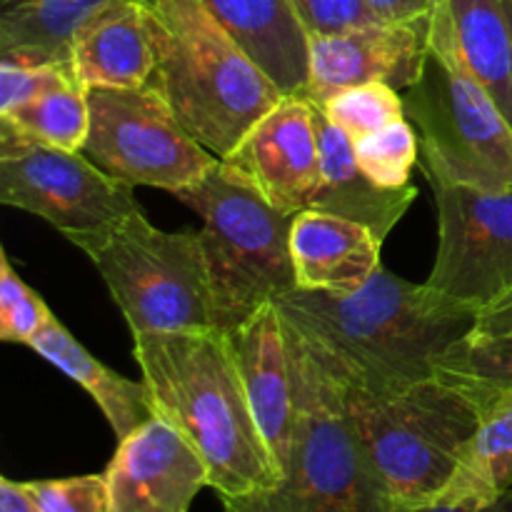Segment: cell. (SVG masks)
<instances>
[{"label": "cell", "instance_id": "21", "mask_svg": "<svg viewBox=\"0 0 512 512\" xmlns=\"http://www.w3.org/2000/svg\"><path fill=\"white\" fill-rule=\"evenodd\" d=\"M433 10L512 128V30L503 0H438Z\"/></svg>", "mask_w": 512, "mask_h": 512}, {"label": "cell", "instance_id": "35", "mask_svg": "<svg viewBox=\"0 0 512 512\" xmlns=\"http://www.w3.org/2000/svg\"><path fill=\"white\" fill-rule=\"evenodd\" d=\"M400 512H512V493L500 498L498 503L493 505H448V503H430L423 505V508H410V510H400Z\"/></svg>", "mask_w": 512, "mask_h": 512}, {"label": "cell", "instance_id": "11", "mask_svg": "<svg viewBox=\"0 0 512 512\" xmlns=\"http://www.w3.org/2000/svg\"><path fill=\"white\" fill-rule=\"evenodd\" d=\"M438 253L428 288L475 315L512 290V188L433 185Z\"/></svg>", "mask_w": 512, "mask_h": 512}, {"label": "cell", "instance_id": "7", "mask_svg": "<svg viewBox=\"0 0 512 512\" xmlns=\"http://www.w3.org/2000/svg\"><path fill=\"white\" fill-rule=\"evenodd\" d=\"M430 185L512 188V128L488 90L460 60L438 13L418 80L403 93Z\"/></svg>", "mask_w": 512, "mask_h": 512}, {"label": "cell", "instance_id": "2", "mask_svg": "<svg viewBox=\"0 0 512 512\" xmlns=\"http://www.w3.org/2000/svg\"><path fill=\"white\" fill-rule=\"evenodd\" d=\"M133 355L150 410L198 450L220 500L253 498L278 485L228 333L133 335Z\"/></svg>", "mask_w": 512, "mask_h": 512}, {"label": "cell", "instance_id": "4", "mask_svg": "<svg viewBox=\"0 0 512 512\" xmlns=\"http://www.w3.org/2000/svg\"><path fill=\"white\" fill-rule=\"evenodd\" d=\"M283 323L295 398L288 465L273 490L223 500L225 512H398L360 443L340 380Z\"/></svg>", "mask_w": 512, "mask_h": 512}, {"label": "cell", "instance_id": "30", "mask_svg": "<svg viewBox=\"0 0 512 512\" xmlns=\"http://www.w3.org/2000/svg\"><path fill=\"white\" fill-rule=\"evenodd\" d=\"M80 85L70 63H15L0 60V113L30 103L48 90Z\"/></svg>", "mask_w": 512, "mask_h": 512}, {"label": "cell", "instance_id": "32", "mask_svg": "<svg viewBox=\"0 0 512 512\" xmlns=\"http://www.w3.org/2000/svg\"><path fill=\"white\" fill-rule=\"evenodd\" d=\"M380 20L405 23V20L428 18L438 0H365Z\"/></svg>", "mask_w": 512, "mask_h": 512}, {"label": "cell", "instance_id": "13", "mask_svg": "<svg viewBox=\"0 0 512 512\" xmlns=\"http://www.w3.org/2000/svg\"><path fill=\"white\" fill-rule=\"evenodd\" d=\"M273 208L298 215L308 210L320 183V143L315 108L300 95L283 98L223 158Z\"/></svg>", "mask_w": 512, "mask_h": 512}, {"label": "cell", "instance_id": "1", "mask_svg": "<svg viewBox=\"0 0 512 512\" xmlns=\"http://www.w3.org/2000/svg\"><path fill=\"white\" fill-rule=\"evenodd\" d=\"M315 358L343 385L375 395L433 378L435 360L478 315L380 268L353 293L300 290L275 300Z\"/></svg>", "mask_w": 512, "mask_h": 512}, {"label": "cell", "instance_id": "22", "mask_svg": "<svg viewBox=\"0 0 512 512\" xmlns=\"http://www.w3.org/2000/svg\"><path fill=\"white\" fill-rule=\"evenodd\" d=\"M110 3L118 0H0V60L70 63L78 28Z\"/></svg>", "mask_w": 512, "mask_h": 512}, {"label": "cell", "instance_id": "8", "mask_svg": "<svg viewBox=\"0 0 512 512\" xmlns=\"http://www.w3.org/2000/svg\"><path fill=\"white\" fill-rule=\"evenodd\" d=\"M80 250L133 335L218 330L200 230H160L138 210Z\"/></svg>", "mask_w": 512, "mask_h": 512}, {"label": "cell", "instance_id": "17", "mask_svg": "<svg viewBox=\"0 0 512 512\" xmlns=\"http://www.w3.org/2000/svg\"><path fill=\"white\" fill-rule=\"evenodd\" d=\"M238 48L285 95H303L310 78V33L293 0H203Z\"/></svg>", "mask_w": 512, "mask_h": 512}, {"label": "cell", "instance_id": "33", "mask_svg": "<svg viewBox=\"0 0 512 512\" xmlns=\"http://www.w3.org/2000/svg\"><path fill=\"white\" fill-rule=\"evenodd\" d=\"M475 330H483V333H512V290L500 300H495L493 305L480 310L478 320H475Z\"/></svg>", "mask_w": 512, "mask_h": 512}, {"label": "cell", "instance_id": "25", "mask_svg": "<svg viewBox=\"0 0 512 512\" xmlns=\"http://www.w3.org/2000/svg\"><path fill=\"white\" fill-rule=\"evenodd\" d=\"M0 120L35 143L68 153H83L90 133L88 90L83 85L48 90L30 103L0 113Z\"/></svg>", "mask_w": 512, "mask_h": 512}, {"label": "cell", "instance_id": "31", "mask_svg": "<svg viewBox=\"0 0 512 512\" xmlns=\"http://www.w3.org/2000/svg\"><path fill=\"white\" fill-rule=\"evenodd\" d=\"M293 5L310 38L380 23L365 0H293Z\"/></svg>", "mask_w": 512, "mask_h": 512}, {"label": "cell", "instance_id": "5", "mask_svg": "<svg viewBox=\"0 0 512 512\" xmlns=\"http://www.w3.org/2000/svg\"><path fill=\"white\" fill-rule=\"evenodd\" d=\"M175 198L203 220L200 240L220 333H233L265 303L298 288L290 255L295 215L273 208L223 160Z\"/></svg>", "mask_w": 512, "mask_h": 512}, {"label": "cell", "instance_id": "10", "mask_svg": "<svg viewBox=\"0 0 512 512\" xmlns=\"http://www.w3.org/2000/svg\"><path fill=\"white\" fill-rule=\"evenodd\" d=\"M133 190L83 153L35 143L0 120V203L45 220L75 248L143 210Z\"/></svg>", "mask_w": 512, "mask_h": 512}, {"label": "cell", "instance_id": "14", "mask_svg": "<svg viewBox=\"0 0 512 512\" xmlns=\"http://www.w3.org/2000/svg\"><path fill=\"white\" fill-rule=\"evenodd\" d=\"M105 478L113 512H190L195 495L210 488L198 450L158 415L118 440Z\"/></svg>", "mask_w": 512, "mask_h": 512}, {"label": "cell", "instance_id": "20", "mask_svg": "<svg viewBox=\"0 0 512 512\" xmlns=\"http://www.w3.org/2000/svg\"><path fill=\"white\" fill-rule=\"evenodd\" d=\"M28 348L35 350L43 360H48L50 365H55L60 373L68 375L73 383H78L93 398V403L98 405L118 440L128 438L135 428L153 418L150 395L143 380L135 383V380L123 378L105 363H100L88 348H83L73 338V333L53 313L45 320L43 328L35 333Z\"/></svg>", "mask_w": 512, "mask_h": 512}, {"label": "cell", "instance_id": "23", "mask_svg": "<svg viewBox=\"0 0 512 512\" xmlns=\"http://www.w3.org/2000/svg\"><path fill=\"white\" fill-rule=\"evenodd\" d=\"M512 493V393H503L480 410L458 470L435 503L493 505Z\"/></svg>", "mask_w": 512, "mask_h": 512}, {"label": "cell", "instance_id": "9", "mask_svg": "<svg viewBox=\"0 0 512 512\" xmlns=\"http://www.w3.org/2000/svg\"><path fill=\"white\" fill-rule=\"evenodd\" d=\"M88 105L90 133L83 155L118 183L175 195L220 163L190 135L155 85L90 88Z\"/></svg>", "mask_w": 512, "mask_h": 512}, {"label": "cell", "instance_id": "16", "mask_svg": "<svg viewBox=\"0 0 512 512\" xmlns=\"http://www.w3.org/2000/svg\"><path fill=\"white\" fill-rule=\"evenodd\" d=\"M380 250L383 240L355 220L320 210L293 218L290 255L300 290L353 293L383 268Z\"/></svg>", "mask_w": 512, "mask_h": 512}, {"label": "cell", "instance_id": "27", "mask_svg": "<svg viewBox=\"0 0 512 512\" xmlns=\"http://www.w3.org/2000/svg\"><path fill=\"white\" fill-rule=\"evenodd\" d=\"M360 170L383 188H405L420 158L418 133L408 118L353 143Z\"/></svg>", "mask_w": 512, "mask_h": 512}, {"label": "cell", "instance_id": "12", "mask_svg": "<svg viewBox=\"0 0 512 512\" xmlns=\"http://www.w3.org/2000/svg\"><path fill=\"white\" fill-rule=\"evenodd\" d=\"M430 48V15L405 23L363 25L310 38V78L300 98L325 103L340 90L385 83L405 90L418 80Z\"/></svg>", "mask_w": 512, "mask_h": 512}, {"label": "cell", "instance_id": "36", "mask_svg": "<svg viewBox=\"0 0 512 512\" xmlns=\"http://www.w3.org/2000/svg\"><path fill=\"white\" fill-rule=\"evenodd\" d=\"M505 3V13H508V20H510V30H512V0H503Z\"/></svg>", "mask_w": 512, "mask_h": 512}, {"label": "cell", "instance_id": "24", "mask_svg": "<svg viewBox=\"0 0 512 512\" xmlns=\"http://www.w3.org/2000/svg\"><path fill=\"white\" fill-rule=\"evenodd\" d=\"M433 375L463 390L483 410L498 395L512 393V333L473 328L435 360Z\"/></svg>", "mask_w": 512, "mask_h": 512}, {"label": "cell", "instance_id": "26", "mask_svg": "<svg viewBox=\"0 0 512 512\" xmlns=\"http://www.w3.org/2000/svg\"><path fill=\"white\" fill-rule=\"evenodd\" d=\"M325 118L350 140H360L375 130L405 120L403 93L385 83H365L340 90L318 105Z\"/></svg>", "mask_w": 512, "mask_h": 512}, {"label": "cell", "instance_id": "34", "mask_svg": "<svg viewBox=\"0 0 512 512\" xmlns=\"http://www.w3.org/2000/svg\"><path fill=\"white\" fill-rule=\"evenodd\" d=\"M0 512H40L23 483L0 478Z\"/></svg>", "mask_w": 512, "mask_h": 512}, {"label": "cell", "instance_id": "29", "mask_svg": "<svg viewBox=\"0 0 512 512\" xmlns=\"http://www.w3.org/2000/svg\"><path fill=\"white\" fill-rule=\"evenodd\" d=\"M23 485L40 512H113L105 473L30 480Z\"/></svg>", "mask_w": 512, "mask_h": 512}, {"label": "cell", "instance_id": "3", "mask_svg": "<svg viewBox=\"0 0 512 512\" xmlns=\"http://www.w3.org/2000/svg\"><path fill=\"white\" fill-rule=\"evenodd\" d=\"M155 50L153 83L180 123L220 160L285 98L203 0H140Z\"/></svg>", "mask_w": 512, "mask_h": 512}, {"label": "cell", "instance_id": "37", "mask_svg": "<svg viewBox=\"0 0 512 512\" xmlns=\"http://www.w3.org/2000/svg\"><path fill=\"white\" fill-rule=\"evenodd\" d=\"M398 512H400V510H398Z\"/></svg>", "mask_w": 512, "mask_h": 512}, {"label": "cell", "instance_id": "19", "mask_svg": "<svg viewBox=\"0 0 512 512\" xmlns=\"http://www.w3.org/2000/svg\"><path fill=\"white\" fill-rule=\"evenodd\" d=\"M70 63L85 90L153 83L155 50L143 3L118 0L90 15L75 33Z\"/></svg>", "mask_w": 512, "mask_h": 512}, {"label": "cell", "instance_id": "18", "mask_svg": "<svg viewBox=\"0 0 512 512\" xmlns=\"http://www.w3.org/2000/svg\"><path fill=\"white\" fill-rule=\"evenodd\" d=\"M310 103V100H308ZM315 128L320 143V183L315 188L308 210L340 215V218L363 223L385 243L395 225L403 220L413 200L418 198L415 185L405 188H383L360 170L355 160L353 140L335 128L318 105Z\"/></svg>", "mask_w": 512, "mask_h": 512}, {"label": "cell", "instance_id": "6", "mask_svg": "<svg viewBox=\"0 0 512 512\" xmlns=\"http://www.w3.org/2000/svg\"><path fill=\"white\" fill-rule=\"evenodd\" d=\"M343 390L360 443L395 508L435 503L480 425L475 400L435 375L390 395Z\"/></svg>", "mask_w": 512, "mask_h": 512}, {"label": "cell", "instance_id": "15", "mask_svg": "<svg viewBox=\"0 0 512 512\" xmlns=\"http://www.w3.org/2000/svg\"><path fill=\"white\" fill-rule=\"evenodd\" d=\"M228 335L243 375L250 413L278 478H283L293 440L295 398L290 345L278 303H265Z\"/></svg>", "mask_w": 512, "mask_h": 512}, {"label": "cell", "instance_id": "28", "mask_svg": "<svg viewBox=\"0 0 512 512\" xmlns=\"http://www.w3.org/2000/svg\"><path fill=\"white\" fill-rule=\"evenodd\" d=\"M48 318L45 300L20 278L10 255L0 250V340L28 345Z\"/></svg>", "mask_w": 512, "mask_h": 512}]
</instances>
